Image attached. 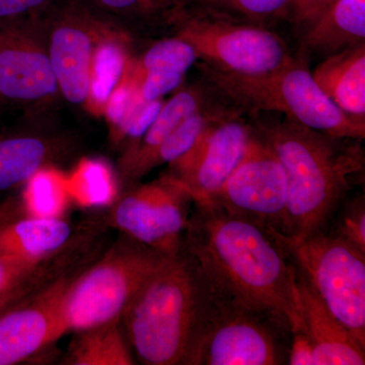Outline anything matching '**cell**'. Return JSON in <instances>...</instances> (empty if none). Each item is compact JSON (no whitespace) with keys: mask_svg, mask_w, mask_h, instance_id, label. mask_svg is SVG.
Returning <instances> with one entry per match:
<instances>
[{"mask_svg":"<svg viewBox=\"0 0 365 365\" xmlns=\"http://www.w3.org/2000/svg\"><path fill=\"white\" fill-rule=\"evenodd\" d=\"M182 246L209 280L242 304L302 329L297 272L267 230L207 202H194Z\"/></svg>","mask_w":365,"mask_h":365,"instance_id":"6da1fadb","label":"cell"},{"mask_svg":"<svg viewBox=\"0 0 365 365\" xmlns=\"http://www.w3.org/2000/svg\"><path fill=\"white\" fill-rule=\"evenodd\" d=\"M249 116L287 175L284 237L300 240L325 230L338 205L364 182V139L330 135L275 113Z\"/></svg>","mask_w":365,"mask_h":365,"instance_id":"7a4b0ae2","label":"cell"},{"mask_svg":"<svg viewBox=\"0 0 365 365\" xmlns=\"http://www.w3.org/2000/svg\"><path fill=\"white\" fill-rule=\"evenodd\" d=\"M210 282L184 246L168 255L122 314L125 335L146 365H188Z\"/></svg>","mask_w":365,"mask_h":365,"instance_id":"3957f363","label":"cell"},{"mask_svg":"<svg viewBox=\"0 0 365 365\" xmlns=\"http://www.w3.org/2000/svg\"><path fill=\"white\" fill-rule=\"evenodd\" d=\"M199 67L211 90L242 114L275 113L330 135L364 139L365 120L341 111L327 97L317 85L304 57L259 76L220 71L202 62Z\"/></svg>","mask_w":365,"mask_h":365,"instance_id":"277c9868","label":"cell"},{"mask_svg":"<svg viewBox=\"0 0 365 365\" xmlns=\"http://www.w3.org/2000/svg\"><path fill=\"white\" fill-rule=\"evenodd\" d=\"M209 282L208 302L188 365L287 364V322L246 306Z\"/></svg>","mask_w":365,"mask_h":365,"instance_id":"5b68a950","label":"cell"},{"mask_svg":"<svg viewBox=\"0 0 365 365\" xmlns=\"http://www.w3.org/2000/svg\"><path fill=\"white\" fill-rule=\"evenodd\" d=\"M168 255L125 235L98 263L72 282L64 283L59 297L64 333L121 319L134 295Z\"/></svg>","mask_w":365,"mask_h":365,"instance_id":"8992f818","label":"cell"},{"mask_svg":"<svg viewBox=\"0 0 365 365\" xmlns=\"http://www.w3.org/2000/svg\"><path fill=\"white\" fill-rule=\"evenodd\" d=\"M270 235L329 311L365 346V253L325 230L300 240Z\"/></svg>","mask_w":365,"mask_h":365,"instance_id":"52a82bcc","label":"cell"},{"mask_svg":"<svg viewBox=\"0 0 365 365\" xmlns=\"http://www.w3.org/2000/svg\"><path fill=\"white\" fill-rule=\"evenodd\" d=\"M176 35L194 46L205 66L230 73L259 76L294 59L284 40L268 28L198 11H190L178 24Z\"/></svg>","mask_w":365,"mask_h":365,"instance_id":"ba28073f","label":"cell"},{"mask_svg":"<svg viewBox=\"0 0 365 365\" xmlns=\"http://www.w3.org/2000/svg\"><path fill=\"white\" fill-rule=\"evenodd\" d=\"M52 11L46 42L59 93L72 106L90 107L96 53L116 28L79 0L58 1Z\"/></svg>","mask_w":365,"mask_h":365,"instance_id":"9c48e42d","label":"cell"},{"mask_svg":"<svg viewBox=\"0 0 365 365\" xmlns=\"http://www.w3.org/2000/svg\"><path fill=\"white\" fill-rule=\"evenodd\" d=\"M201 201L215 204L270 234L287 235V175L254 128L241 163L213 195Z\"/></svg>","mask_w":365,"mask_h":365,"instance_id":"30bf717a","label":"cell"},{"mask_svg":"<svg viewBox=\"0 0 365 365\" xmlns=\"http://www.w3.org/2000/svg\"><path fill=\"white\" fill-rule=\"evenodd\" d=\"M193 199L167 175L127 192L112 209L113 225L127 237L163 254L182 248Z\"/></svg>","mask_w":365,"mask_h":365,"instance_id":"8fae6325","label":"cell"},{"mask_svg":"<svg viewBox=\"0 0 365 365\" xmlns=\"http://www.w3.org/2000/svg\"><path fill=\"white\" fill-rule=\"evenodd\" d=\"M39 16L0 21V100L42 104L60 93Z\"/></svg>","mask_w":365,"mask_h":365,"instance_id":"7c38bea8","label":"cell"},{"mask_svg":"<svg viewBox=\"0 0 365 365\" xmlns=\"http://www.w3.org/2000/svg\"><path fill=\"white\" fill-rule=\"evenodd\" d=\"M242 115L235 112L213 122L186 155L169 165L168 175L194 202L213 195L241 163L253 134L252 124Z\"/></svg>","mask_w":365,"mask_h":365,"instance_id":"4fadbf2b","label":"cell"},{"mask_svg":"<svg viewBox=\"0 0 365 365\" xmlns=\"http://www.w3.org/2000/svg\"><path fill=\"white\" fill-rule=\"evenodd\" d=\"M64 283H52L0 317V365L21 364L66 334L59 317Z\"/></svg>","mask_w":365,"mask_h":365,"instance_id":"5bb4252c","label":"cell"},{"mask_svg":"<svg viewBox=\"0 0 365 365\" xmlns=\"http://www.w3.org/2000/svg\"><path fill=\"white\" fill-rule=\"evenodd\" d=\"M295 272L302 329L313 345L314 365L365 364V346L329 311L297 267Z\"/></svg>","mask_w":365,"mask_h":365,"instance_id":"9a60e30c","label":"cell"},{"mask_svg":"<svg viewBox=\"0 0 365 365\" xmlns=\"http://www.w3.org/2000/svg\"><path fill=\"white\" fill-rule=\"evenodd\" d=\"M220 97L203 81L201 85L189 86L178 91L167 102L153 123L137 143L132 144L122 160L123 175L129 181H137L148 175L151 157L163 141L186 118L213 104Z\"/></svg>","mask_w":365,"mask_h":365,"instance_id":"2e32d148","label":"cell"},{"mask_svg":"<svg viewBox=\"0 0 365 365\" xmlns=\"http://www.w3.org/2000/svg\"><path fill=\"white\" fill-rule=\"evenodd\" d=\"M71 223L56 216H32L0 225V254L43 263L60 253L71 239Z\"/></svg>","mask_w":365,"mask_h":365,"instance_id":"e0dca14e","label":"cell"},{"mask_svg":"<svg viewBox=\"0 0 365 365\" xmlns=\"http://www.w3.org/2000/svg\"><path fill=\"white\" fill-rule=\"evenodd\" d=\"M312 74L341 111L365 120V43L327 56Z\"/></svg>","mask_w":365,"mask_h":365,"instance_id":"ac0fdd59","label":"cell"},{"mask_svg":"<svg viewBox=\"0 0 365 365\" xmlns=\"http://www.w3.org/2000/svg\"><path fill=\"white\" fill-rule=\"evenodd\" d=\"M361 43H365V0H339L304 31L299 56H330Z\"/></svg>","mask_w":365,"mask_h":365,"instance_id":"d6986e66","label":"cell"},{"mask_svg":"<svg viewBox=\"0 0 365 365\" xmlns=\"http://www.w3.org/2000/svg\"><path fill=\"white\" fill-rule=\"evenodd\" d=\"M61 139L16 132L0 134V194L30 182L62 150Z\"/></svg>","mask_w":365,"mask_h":365,"instance_id":"ffe728a7","label":"cell"},{"mask_svg":"<svg viewBox=\"0 0 365 365\" xmlns=\"http://www.w3.org/2000/svg\"><path fill=\"white\" fill-rule=\"evenodd\" d=\"M64 364L71 365L135 364L121 319L74 332Z\"/></svg>","mask_w":365,"mask_h":365,"instance_id":"44dd1931","label":"cell"},{"mask_svg":"<svg viewBox=\"0 0 365 365\" xmlns=\"http://www.w3.org/2000/svg\"><path fill=\"white\" fill-rule=\"evenodd\" d=\"M292 0H194L191 11L268 28L288 18Z\"/></svg>","mask_w":365,"mask_h":365,"instance_id":"7402d4cb","label":"cell"},{"mask_svg":"<svg viewBox=\"0 0 365 365\" xmlns=\"http://www.w3.org/2000/svg\"><path fill=\"white\" fill-rule=\"evenodd\" d=\"M199 57L194 46L179 36L165 38L151 45L141 58L137 61L129 79L150 71L174 72L186 76L187 71L198 61Z\"/></svg>","mask_w":365,"mask_h":365,"instance_id":"603a6c76","label":"cell"},{"mask_svg":"<svg viewBox=\"0 0 365 365\" xmlns=\"http://www.w3.org/2000/svg\"><path fill=\"white\" fill-rule=\"evenodd\" d=\"M106 13L145 21L178 26L188 14L194 0H88Z\"/></svg>","mask_w":365,"mask_h":365,"instance_id":"cb8c5ba5","label":"cell"},{"mask_svg":"<svg viewBox=\"0 0 365 365\" xmlns=\"http://www.w3.org/2000/svg\"><path fill=\"white\" fill-rule=\"evenodd\" d=\"M326 232L356 247L365 253L364 193L349 194L336 208Z\"/></svg>","mask_w":365,"mask_h":365,"instance_id":"d4e9b609","label":"cell"},{"mask_svg":"<svg viewBox=\"0 0 365 365\" xmlns=\"http://www.w3.org/2000/svg\"><path fill=\"white\" fill-rule=\"evenodd\" d=\"M185 76L174 72L150 71L134 81L127 79L135 86L137 102L146 104L162 100L163 96L179 90Z\"/></svg>","mask_w":365,"mask_h":365,"instance_id":"484cf974","label":"cell"},{"mask_svg":"<svg viewBox=\"0 0 365 365\" xmlns=\"http://www.w3.org/2000/svg\"><path fill=\"white\" fill-rule=\"evenodd\" d=\"M44 264L46 262L32 263L0 254V295L37 280Z\"/></svg>","mask_w":365,"mask_h":365,"instance_id":"4316f807","label":"cell"},{"mask_svg":"<svg viewBox=\"0 0 365 365\" xmlns=\"http://www.w3.org/2000/svg\"><path fill=\"white\" fill-rule=\"evenodd\" d=\"M59 0H0V21L41 16Z\"/></svg>","mask_w":365,"mask_h":365,"instance_id":"83f0119b","label":"cell"},{"mask_svg":"<svg viewBox=\"0 0 365 365\" xmlns=\"http://www.w3.org/2000/svg\"><path fill=\"white\" fill-rule=\"evenodd\" d=\"M337 1L339 0H292L288 19L304 32L324 11Z\"/></svg>","mask_w":365,"mask_h":365,"instance_id":"f1b7e54d","label":"cell"},{"mask_svg":"<svg viewBox=\"0 0 365 365\" xmlns=\"http://www.w3.org/2000/svg\"><path fill=\"white\" fill-rule=\"evenodd\" d=\"M287 364L314 365V348L304 329L290 332Z\"/></svg>","mask_w":365,"mask_h":365,"instance_id":"f546056e","label":"cell"},{"mask_svg":"<svg viewBox=\"0 0 365 365\" xmlns=\"http://www.w3.org/2000/svg\"><path fill=\"white\" fill-rule=\"evenodd\" d=\"M34 282L21 285V287L0 295V317L4 316V314L14 309V307L28 302L29 299H32L37 294L33 295V292L36 288V287H34Z\"/></svg>","mask_w":365,"mask_h":365,"instance_id":"4dcf8cb0","label":"cell"}]
</instances>
